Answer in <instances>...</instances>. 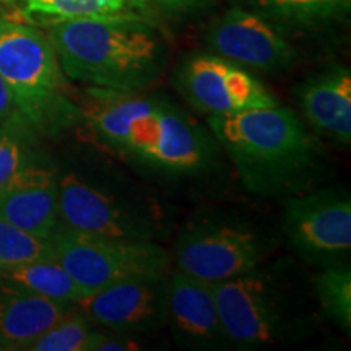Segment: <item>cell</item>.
Returning a JSON list of instances; mask_svg holds the SVG:
<instances>
[{
    "label": "cell",
    "mask_w": 351,
    "mask_h": 351,
    "mask_svg": "<svg viewBox=\"0 0 351 351\" xmlns=\"http://www.w3.org/2000/svg\"><path fill=\"white\" fill-rule=\"evenodd\" d=\"M0 2H8V3H10V2H13V0H0Z\"/></svg>",
    "instance_id": "26"
},
{
    "label": "cell",
    "mask_w": 351,
    "mask_h": 351,
    "mask_svg": "<svg viewBox=\"0 0 351 351\" xmlns=\"http://www.w3.org/2000/svg\"><path fill=\"white\" fill-rule=\"evenodd\" d=\"M0 219L47 241L60 230L59 173L43 156L0 191Z\"/></svg>",
    "instance_id": "13"
},
{
    "label": "cell",
    "mask_w": 351,
    "mask_h": 351,
    "mask_svg": "<svg viewBox=\"0 0 351 351\" xmlns=\"http://www.w3.org/2000/svg\"><path fill=\"white\" fill-rule=\"evenodd\" d=\"M19 109L15 106V101L12 98L10 90H8L7 83L3 82L2 75H0V124L5 122L12 114H15Z\"/></svg>",
    "instance_id": "24"
},
{
    "label": "cell",
    "mask_w": 351,
    "mask_h": 351,
    "mask_svg": "<svg viewBox=\"0 0 351 351\" xmlns=\"http://www.w3.org/2000/svg\"><path fill=\"white\" fill-rule=\"evenodd\" d=\"M168 274L122 280L82 298L73 307L96 327L111 332L161 330L168 326Z\"/></svg>",
    "instance_id": "10"
},
{
    "label": "cell",
    "mask_w": 351,
    "mask_h": 351,
    "mask_svg": "<svg viewBox=\"0 0 351 351\" xmlns=\"http://www.w3.org/2000/svg\"><path fill=\"white\" fill-rule=\"evenodd\" d=\"M215 54L263 73L280 72L293 62V49L263 13L231 8L215 21L208 33Z\"/></svg>",
    "instance_id": "12"
},
{
    "label": "cell",
    "mask_w": 351,
    "mask_h": 351,
    "mask_svg": "<svg viewBox=\"0 0 351 351\" xmlns=\"http://www.w3.org/2000/svg\"><path fill=\"white\" fill-rule=\"evenodd\" d=\"M60 228L108 239L155 243L163 215L150 199L95 166L59 176Z\"/></svg>",
    "instance_id": "6"
},
{
    "label": "cell",
    "mask_w": 351,
    "mask_h": 351,
    "mask_svg": "<svg viewBox=\"0 0 351 351\" xmlns=\"http://www.w3.org/2000/svg\"><path fill=\"white\" fill-rule=\"evenodd\" d=\"M49 41L65 75L93 88L138 91L165 64L160 33L142 16L54 20Z\"/></svg>",
    "instance_id": "3"
},
{
    "label": "cell",
    "mask_w": 351,
    "mask_h": 351,
    "mask_svg": "<svg viewBox=\"0 0 351 351\" xmlns=\"http://www.w3.org/2000/svg\"><path fill=\"white\" fill-rule=\"evenodd\" d=\"M47 257H52L51 241L36 238L0 219V274Z\"/></svg>",
    "instance_id": "23"
},
{
    "label": "cell",
    "mask_w": 351,
    "mask_h": 351,
    "mask_svg": "<svg viewBox=\"0 0 351 351\" xmlns=\"http://www.w3.org/2000/svg\"><path fill=\"white\" fill-rule=\"evenodd\" d=\"M73 307V306H72ZM106 333L73 307L29 345L32 351H98Z\"/></svg>",
    "instance_id": "20"
},
{
    "label": "cell",
    "mask_w": 351,
    "mask_h": 351,
    "mask_svg": "<svg viewBox=\"0 0 351 351\" xmlns=\"http://www.w3.org/2000/svg\"><path fill=\"white\" fill-rule=\"evenodd\" d=\"M301 109L314 129L333 142L351 140V73L333 67L307 80L298 93Z\"/></svg>",
    "instance_id": "16"
},
{
    "label": "cell",
    "mask_w": 351,
    "mask_h": 351,
    "mask_svg": "<svg viewBox=\"0 0 351 351\" xmlns=\"http://www.w3.org/2000/svg\"><path fill=\"white\" fill-rule=\"evenodd\" d=\"M0 276L34 295L62 306H73L86 296V293L78 287L69 271L52 257L28 262L16 269L3 271Z\"/></svg>",
    "instance_id": "17"
},
{
    "label": "cell",
    "mask_w": 351,
    "mask_h": 351,
    "mask_svg": "<svg viewBox=\"0 0 351 351\" xmlns=\"http://www.w3.org/2000/svg\"><path fill=\"white\" fill-rule=\"evenodd\" d=\"M179 88L192 106L208 116L278 104L247 70L213 54L191 57L179 72Z\"/></svg>",
    "instance_id": "11"
},
{
    "label": "cell",
    "mask_w": 351,
    "mask_h": 351,
    "mask_svg": "<svg viewBox=\"0 0 351 351\" xmlns=\"http://www.w3.org/2000/svg\"><path fill=\"white\" fill-rule=\"evenodd\" d=\"M320 311L339 326L351 330V269L348 263L322 267L314 278Z\"/></svg>",
    "instance_id": "21"
},
{
    "label": "cell",
    "mask_w": 351,
    "mask_h": 351,
    "mask_svg": "<svg viewBox=\"0 0 351 351\" xmlns=\"http://www.w3.org/2000/svg\"><path fill=\"white\" fill-rule=\"evenodd\" d=\"M158 5L169 8V10H179V8H187L192 3H195L197 0H153Z\"/></svg>",
    "instance_id": "25"
},
{
    "label": "cell",
    "mask_w": 351,
    "mask_h": 351,
    "mask_svg": "<svg viewBox=\"0 0 351 351\" xmlns=\"http://www.w3.org/2000/svg\"><path fill=\"white\" fill-rule=\"evenodd\" d=\"M212 288L231 348L291 345L313 332L315 314L309 295L287 258L265 261Z\"/></svg>",
    "instance_id": "4"
},
{
    "label": "cell",
    "mask_w": 351,
    "mask_h": 351,
    "mask_svg": "<svg viewBox=\"0 0 351 351\" xmlns=\"http://www.w3.org/2000/svg\"><path fill=\"white\" fill-rule=\"evenodd\" d=\"M283 231L291 247L320 267L346 263L351 252V200L346 191L293 194L285 204Z\"/></svg>",
    "instance_id": "9"
},
{
    "label": "cell",
    "mask_w": 351,
    "mask_h": 351,
    "mask_svg": "<svg viewBox=\"0 0 351 351\" xmlns=\"http://www.w3.org/2000/svg\"><path fill=\"white\" fill-rule=\"evenodd\" d=\"M26 12L54 20L142 16L145 0H21ZM143 19V16H142Z\"/></svg>",
    "instance_id": "18"
},
{
    "label": "cell",
    "mask_w": 351,
    "mask_h": 351,
    "mask_svg": "<svg viewBox=\"0 0 351 351\" xmlns=\"http://www.w3.org/2000/svg\"><path fill=\"white\" fill-rule=\"evenodd\" d=\"M56 258L88 295L142 275L168 274L169 254L156 243L88 236L60 228L51 239Z\"/></svg>",
    "instance_id": "8"
},
{
    "label": "cell",
    "mask_w": 351,
    "mask_h": 351,
    "mask_svg": "<svg viewBox=\"0 0 351 351\" xmlns=\"http://www.w3.org/2000/svg\"><path fill=\"white\" fill-rule=\"evenodd\" d=\"M207 122L215 142L254 194H300L319 173L317 140L288 108L274 104L208 116Z\"/></svg>",
    "instance_id": "2"
},
{
    "label": "cell",
    "mask_w": 351,
    "mask_h": 351,
    "mask_svg": "<svg viewBox=\"0 0 351 351\" xmlns=\"http://www.w3.org/2000/svg\"><path fill=\"white\" fill-rule=\"evenodd\" d=\"M33 125L16 111L0 124V191L39 156Z\"/></svg>",
    "instance_id": "19"
},
{
    "label": "cell",
    "mask_w": 351,
    "mask_h": 351,
    "mask_svg": "<svg viewBox=\"0 0 351 351\" xmlns=\"http://www.w3.org/2000/svg\"><path fill=\"white\" fill-rule=\"evenodd\" d=\"M86 119L104 147L137 168L161 176H191L215 161L213 135L168 101L137 91L88 90Z\"/></svg>",
    "instance_id": "1"
},
{
    "label": "cell",
    "mask_w": 351,
    "mask_h": 351,
    "mask_svg": "<svg viewBox=\"0 0 351 351\" xmlns=\"http://www.w3.org/2000/svg\"><path fill=\"white\" fill-rule=\"evenodd\" d=\"M0 75L19 112L38 134L56 135L82 117L65 95L54 47L33 26L0 19Z\"/></svg>",
    "instance_id": "5"
},
{
    "label": "cell",
    "mask_w": 351,
    "mask_h": 351,
    "mask_svg": "<svg viewBox=\"0 0 351 351\" xmlns=\"http://www.w3.org/2000/svg\"><path fill=\"white\" fill-rule=\"evenodd\" d=\"M168 327L176 343L191 350L231 348L215 301L212 285L182 271H169Z\"/></svg>",
    "instance_id": "14"
},
{
    "label": "cell",
    "mask_w": 351,
    "mask_h": 351,
    "mask_svg": "<svg viewBox=\"0 0 351 351\" xmlns=\"http://www.w3.org/2000/svg\"><path fill=\"white\" fill-rule=\"evenodd\" d=\"M69 311L0 276V350H28Z\"/></svg>",
    "instance_id": "15"
},
{
    "label": "cell",
    "mask_w": 351,
    "mask_h": 351,
    "mask_svg": "<svg viewBox=\"0 0 351 351\" xmlns=\"http://www.w3.org/2000/svg\"><path fill=\"white\" fill-rule=\"evenodd\" d=\"M275 245L269 232L245 219L204 217L178 236L174 261L182 274L217 285L269 261Z\"/></svg>",
    "instance_id": "7"
},
{
    "label": "cell",
    "mask_w": 351,
    "mask_h": 351,
    "mask_svg": "<svg viewBox=\"0 0 351 351\" xmlns=\"http://www.w3.org/2000/svg\"><path fill=\"white\" fill-rule=\"evenodd\" d=\"M263 15L285 23L311 26L343 16L351 0H256Z\"/></svg>",
    "instance_id": "22"
}]
</instances>
